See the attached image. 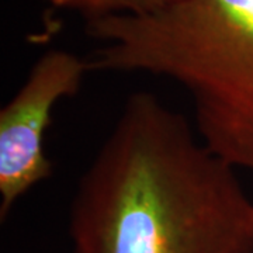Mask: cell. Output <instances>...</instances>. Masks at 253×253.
Segmentation results:
<instances>
[{
  "label": "cell",
  "instance_id": "cell-3",
  "mask_svg": "<svg viewBox=\"0 0 253 253\" xmlns=\"http://www.w3.org/2000/svg\"><path fill=\"white\" fill-rule=\"evenodd\" d=\"M89 62L78 55L51 49L40 56L23 86L0 110V217L21 196L52 174L44 152V135L55 104L75 96Z\"/></svg>",
  "mask_w": 253,
  "mask_h": 253
},
{
  "label": "cell",
  "instance_id": "cell-1",
  "mask_svg": "<svg viewBox=\"0 0 253 253\" xmlns=\"http://www.w3.org/2000/svg\"><path fill=\"white\" fill-rule=\"evenodd\" d=\"M69 238L72 253H253V203L180 113L139 91L79 180Z\"/></svg>",
  "mask_w": 253,
  "mask_h": 253
},
{
  "label": "cell",
  "instance_id": "cell-2",
  "mask_svg": "<svg viewBox=\"0 0 253 253\" xmlns=\"http://www.w3.org/2000/svg\"><path fill=\"white\" fill-rule=\"evenodd\" d=\"M101 45L90 71L142 72L179 83L211 154L253 172V0H176L141 16L86 21Z\"/></svg>",
  "mask_w": 253,
  "mask_h": 253
},
{
  "label": "cell",
  "instance_id": "cell-4",
  "mask_svg": "<svg viewBox=\"0 0 253 253\" xmlns=\"http://www.w3.org/2000/svg\"><path fill=\"white\" fill-rule=\"evenodd\" d=\"M173 1L176 0H49L54 7L78 13L84 21L117 14H149Z\"/></svg>",
  "mask_w": 253,
  "mask_h": 253
}]
</instances>
